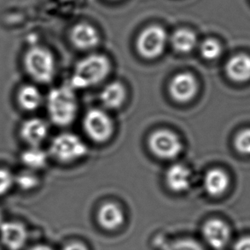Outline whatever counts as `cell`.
<instances>
[{
    "label": "cell",
    "mask_w": 250,
    "mask_h": 250,
    "mask_svg": "<svg viewBox=\"0 0 250 250\" xmlns=\"http://www.w3.org/2000/svg\"><path fill=\"white\" fill-rule=\"evenodd\" d=\"M24 66L34 81L46 84L54 78L56 63L53 56L45 48L34 46L24 57Z\"/></svg>",
    "instance_id": "cell-3"
},
{
    "label": "cell",
    "mask_w": 250,
    "mask_h": 250,
    "mask_svg": "<svg viewBox=\"0 0 250 250\" xmlns=\"http://www.w3.org/2000/svg\"><path fill=\"white\" fill-rule=\"evenodd\" d=\"M0 237L8 249L18 250L26 244L27 231L23 225L19 222H5L0 226Z\"/></svg>",
    "instance_id": "cell-10"
},
{
    "label": "cell",
    "mask_w": 250,
    "mask_h": 250,
    "mask_svg": "<svg viewBox=\"0 0 250 250\" xmlns=\"http://www.w3.org/2000/svg\"><path fill=\"white\" fill-rule=\"evenodd\" d=\"M15 183L25 190H30L37 187L40 179L32 170L22 171L15 177Z\"/></svg>",
    "instance_id": "cell-21"
},
{
    "label": "cell",
    "mask_w": 250,
    "mask_h": 250,
    "mask_svg": "<svg viewBox=\"0 0 250 250\" xmlns=\"http://www.w3.org/2000/svg\"><path fill=\"white\" fill-rule=\"evenodd\" d=\"M234 250H250V237H244L237 241Z\"/></svg>",
    "instance_id": "cell-26"
},
{
    "label": "cell",
    "mask_w": 250,
    "mask_h": 250,
    "mask_svg": "<svg viewBox=\"0 0 250 250\" xmlns=\"http://www.w3.org/2000/svg\"><path fill=\"white\" fill-rule=\"evenodd\" d=\"M48 135L46 123L41 119L33 118L24 122L21 127V136L32 147H39Z\"/></svg>",
    "instance_id": "cell-12"
},
{
    "label": "cell",
    "mask_w": 250,
    "mask_h": 250,
    "mask_svg": "<svg viewBox=\"0 0 250 250\" xmlns=\"http://www.w3.org/2000/svg\"><path fill=\"white\" fill-rule=\"evenodd\" d=\"M167 35L163 27L154 25L146 27L137 40V49L143 58L154 59L163 54L166 47Z\"/></svg>",
    "instance_id": "cell-5"
},
{
    "label": "cell",
    "mask_w": 250,
    "mask_h": 250,
    "mask_svg": "<svg viewBox=\"0 0 250 250\" xmlns=\"http://www.w3.org/2000/svg\"><path fill=\"white\" fill-rule=\"evenodd\" d=\"M46 152L39 147H32L21 155V162L29 170L43 168L47 163Z\"/></svg>",
    "instance_id": "cell-20"
},
{
    "label": "cell",
    "mask_w": 250,
    "mask_h": 250,
    "mask_svg": "<svg viewBox=\"0 0 250 250\" xmlns=\"http://www.w3.org/2000/svg\"><path fill=\"white\" fill-rule=\"evenodd\" d=\"M46 104L48 114L56 125L65 126L75 121L78 103L71 86L53 88L48 94Z\"/></svg>",
    "instance_id": "cell-1"
},
{
    "label": "cell",
    "mask_w": 250,
    "mask_h": 250,
    "mask_svg": "<svg viewBox=\"0 0 250 250\" xmlns=\"http://www.w3.org/2000/svg\"><path fill=\"white\" fill-rule=\"evenodd\" d=\"M203 237L213 249L221 250L230 239V230L222 220H211L203 227Z\"/></svg>",
    "instance_id": "cell-9"
},
{
    "label": "cell",
    "mask_w": 250,
    "mask_h": 250,
    "mask_svg": "<svg viewBox=\"0 0 250 250\" xmlns=\"http://www.w3.org/2000/svg\"><path fill=\"white\" fill-rule=\"evenodd\" d=\"M200 51L203 58L212 61L220 57L222 48L218 41L213 39H208L202 43Z\"/></svg>",
    "instance_id": "cell-22"
},
{
    "label": "cell",
    "mask_w": 250,
    "mask_h": 250,
    "mask_svg": "<svg viewBox=\"0 0 250 250\" xmlns=\"http://www.w3.org/2000/svg\"><path fill=\"white\" fill-rule=\"evenodd\" d=\"M15 184V176L7 169L0 168V196L8 192Z\"/></svg>",
    "instance_id": "cell-25"
},
{
    "label": "cell",
    "mask_w": 250,
    "mask_h": 250,
    "mask_svg": "<svg viewBox=\"0 0 250 250\" xmlns=\"http://www.w3.org/2000/svg\"><path fill=\"white\" fill-rule=\"evenodd\" d=\"M227 75L234 82H244L250 79V57L240 54L234 56L227 62Z\"/></svg>",
    "instance_id": "cell-14"
},
{
    "label": "cell",
    "mask_w": 250,
    "mask_h": 250,
    "mask_svg": "<svg viewBox=\"0 0 250 250\" xmlns=\"http://www.w3.org/2000/svg\"><path fill=\"white\" fill-rule=\"evenodd\" d=\"M88 149L80 137L72 133H62L55 137L50 146V153L55 159L70 163L84 157Z\"/></svg>",
    "instance_id": "cell-4"
},
{
    "label": "cell",
    "mask_w": 250,
    "mask_h": 250,
    "mask_svg": "<svg viewBox=\"0 0 250 250\" xmlns=\"http://www.w3.org/2000/svg\"><path fill=\"white\" fill-rule=\"evenodd\" d=\"M171 43L175 51L186 54L195 49L197 44V38L192 31L187 28H180L172 34Z\"/></svg>",
    "instance_id": "cell-18"
},
{
    "label": "cell",
    "mask_w": 250,
    "mask_h": 250,
    "mask_svg": "<svg viewBox=\"0 0 250 250\" xmlns=\"http://www.w3.org/2000/svg\"><path fill=\"white\" fill-rule=\"evenodd\" d=\"M98 221L105 229L115 230L124 222V214L115 203H106L99 209Z\"/></svg>",
    "instance_id": "cell-16"
},
{
    "label": "cell",
    "mask_w": 250,
    "mask_h": 250,
    "mask_svg": "<svg viewBox=\"0 0 250 250\" xmlns=\"http://www.w3.org/2000/svg\"><path fill=\"white\" fill-rule=\"evenodd\" d=\"M18 103L24 110L34 111L41 107L42 95L38 88L34 85H25L18 92Z\"/></svg>",
    "instance_id": "cell-19"
},
{
    "label": "cell",
    "mask_w": 250,
    "mask_h": 250,
    "mask_svg": "<svg viewBox=\"0 0 250 250\" xmlns=\"http://www.w3.org/2000/svg\"><path fill=\"white\" fill-rule=\"evenodd\" d=\"M198 89L196 80L191 74L180 73L172 78L169 84V92L179 103H187L195 98Z\"/></svg>",
    "instance_id": "cell-8"
},
{
    "label": "cell",
    "mask_w": 250,
    "mask_h": 250,
    "mask_svg": "<svg viewBox=\"0 0 250 250\" xmlns=\"http://www.w3.org/2000/svg\"><path fill=\"white\" fill-rule=\"evenodd\" d=\"M191 172L183 164H174L166 172V183L172 191L184 192L189 189Z\"/></svg>",
    "instance_id": "cell-13"
},
{
    "label": "cell",
    "mask_w": 250,
    "mask_h": 250,
    "mask_svg": "<svg viewBox=\"0 0 250 250\" xmlns=\"http://www.w3.org/2000/svg\"><path fill=\"white\" fill-rule=\"evenodd\" d=\"M125 99V89L120 82H112L107 84L100 93L102 104L110 109L120 108Z\"/></svg>",
    "instance_id": "cell-17"
},
{
    "label": "cell",
    "mask_w": 250,
    "mask_h": 250,
    "mask_svg": "<svg viewBox=\"0 0 250 250\" xmlns=\"http://www.w3.org/2000/svg\"><path fill=\"white\" fill-rule=\"evenodd\" d=\"M83 125L90 139L97 143L107 141L113 134V122L106 112L92 108L85 114Z\"/></svg>",
    "instance_id": "cell-6"
},
{
    "label": "cell",
    "mask_w": 250,
    "mask_h": 250,
    "mask_svg": "<svg viewBox=\"0 0 250 250\" xmlns=\"http://www.w3.org/2000/svg\"><path fill=\"white\" fill-rule=\"evenodd\" d=\"M110 68V62L104 55H90L75 66L72 75L71 87L84 89L93 86L108 76Z\"/></svg>",
    "instance_id": "cell-2"
},
{
    "label": "cell",
    "mask_w": 250,
    "mask_h": 250,
    "mask_svg": "<svg viewBox=\"0 0 250 250\" xmlns=\"http://www.w3.org/2000/svg\"><path fill=\"white\" fill-rule=\"evenodd\" d=\"M149 147L154 155L161 159H174L181 153L182 143L174 132L169 130H157L149 139Z\"/></svg>",
    "instance_id": "cell-7"
},
{
    "label": "cell",
    "mask_w": 250,
    "mask_h": 250,
    "mask_svg": "<svg viewBox=\"0 0 250 250\" xmlns=\"http://www.w3.org/2000/svg\"><path fill=\"white\" fill-rule=\"evenodd\" d=\"M235 147L243 154H250V129H246L237 134L235 139Z\"/></svg>",
    "instance_id": "cell-24"
},
{
    "label": "cell",
    "mask_w": 250,
    "mask_h": 250,
    "mask_svg": "<svg viewBox=\"0 0 250 250\" xmlns=\"http://www.w3.org/2000/svg\"><path fill=\"white\" fill-rule=\"evenodd\" d=\"M62 250H88L84 244L81 243H72L66 245Z\"/></svg>",
    "instance_id": "cell-27"
},
{
    "label": "cell",
    "mask_w": 250,
    "mask_h": 250,
    "mask_svg": "<svg viewBox=\"0 0 250 250\" xmlns=\"http://www.w3.org/2000/svg\"><path fill=\"white\" fill-rule=\"evenodd\" d=\"M229 186V177L221 169L215 168L207 172L204 177V188L210 196L222 195Z\"/></svg>",
    "instance_id": "cell-15"
},
{
    "label": "cell",
    "mask_w": 250,
    "mask_h": 250,
    "mask_svg": "<svg viewBox=\"0 0 250 250\" xmlns=\"http://www.w3.org/2000/svg\"><path fill=\"white\" fill-rule=\"evenodd\" d=\"M72 43L82 51L96 47L99 43V34L94 27L88 23H79L73 27L70 34Z\"/></svg>",
    "instance_id": "cell-11"
},
{
    "label": "cell",
    "mask_w": 250,
    "mask_h": 250,
    "mask_svg": "<svg viewBox=\"0 0 250 250\" xmlns=\"http://www.w3.org/2000/svg\"><path fill=\"white\" fill-rule=\"evenodd\" d=\"M163 250H204L198 243L190 239H182L168 244Z\"/></svg>",
    "instance_id": "cell-23"
},
{
    "label": "cell",
    "mask_w": 250,
    "mask_h": 250,
    "mask_svg": "<svg viewBox=\"0 0 250 250\" xmlns=\"http://www.w3.org/2000/svg\"><path fill=\"white\" fill-rule=\"evenodd\" d=\"M2 225V213H1V211H0V226Z\"/></svg>",
    "instance_id": "cell-29"
},
{
    "label": "cell",
    "mask_w": 250,
    "mask_h": 250,
    "mask_svg": "<svg viewBox=\"0 0 250 250\" xmlns=\"http://www.w3.org/2000/svg\"><path fill=\"white\" fill-rule=\"evenodd\" d=\"M30 250H52V249L47 247V246H44V245H39V246H35L33 249H31Z\"/></svg>",
    "instance_id": "cell-28"
}]
</instances>
